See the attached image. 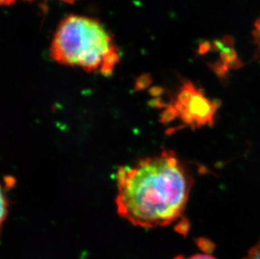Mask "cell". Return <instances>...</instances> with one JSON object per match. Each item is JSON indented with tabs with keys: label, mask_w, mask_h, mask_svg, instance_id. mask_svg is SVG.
<instances>
[{
	"label": "cell",
	"mask_w": 260,
	"mask_h": 259,
	"mask_svg": "<svg viewBox=\"0 0 260 259\" xmlns=\"http://www.w3.org/2000/svg\"><path fill=\"white\" fill-rule=\"evenodd\" d=\"M117 213L143 228L170 225L181 216L189 200L191 177L170 150L145 157L116 173Z\"/></svg>",
	"instance_id": "cell-1"
},
{
	"label": "cell",
	"mask_w": 260,
	"mask_h": 259,
	"mask_svg": "<svg viewBox=\"0 0 260 259\" xmlns=\"http://www.w3.org/2000/svg\"><path fill=\"white\" fill-rule=\"evenodd\" d=\"M50 56L65 66L111 76L120 61L114 37L94 18L70 15L57 25L50 45Z\"/></svg>",
	"instance_id": "cell-2"
},
{
	"label": "cell",
	"mask_w": 260,
	"mask_h": 259,
	"mask_svg": "<svg viewBox=\"0 0 260 259\" xmlns=\"http://www.w3.org/2000/svg\"><path fill=\"white\" fill-rule=\"evenodd\" d=\"M218 107L216 101H211L194 83L185 81L162 113V122L179 119L182 124L193 129L210 126L214 124Z\"/></svg>",
	"instance_id": "cell-3"
},
{
	"label": "cell",
	"mask_w": 260,
	"mask_h": 259,
	"mask_svg": "<svg viewBox=\"0 0 260 259\" xmlns=\"http://www.w3.org/2000/svg\"><path fill=\"white\" fill-rule=\"evenodd\" d=\"M15 179L11 176L5 177L4 179L2 188H1V225H3L8 216L9 212V199L8 191L15 185Z\"/></svg>",
	"instance_id": "cell-4"
},
{
	"label": "cell",
	"mask_w": 260,
	"mask_h": 259,
	"mask_svg": "<svg viewBox=\"0 0 260 259\" xmlns=\"http://www.w3.org/2000/svg\"><path fill=\"white\" fill-rule=\"evenodd\" d=\"M253 42L256 46L258 56L260 57V17L256 20L253 30Z\"/></svg>",
	"instance_id": "cell-5"
},
{
	"label": "cell",
	"mask_w": 260,
	"mask_h": 259,
	"mask_svg": "<svg viewBox=\"0 0 260 259\" xmlns=\"http://www.w3.org/2000/svg\"><path fill=\"white\" fill-rule=\"evenodd\" d=\"M245 259H260V240L254 247L251 248Z\"/></svg>",
	"instance_id": "cell-6"
},
{
	"label": "cell",
	"mask_w": 260,
	"mask_h": 259,
	"mask_svg": "<svg viewBox=\"0 0 260 259\" xmlns=\"http://www.w3.org/2000/svg\"><path fill=\"white\" fill-rule=\"evenodd\" d=\"M188 259H216L208 254H197L189 257Z\"/></svg>",
	"instance_id": "cell-7"
},
{
	"label": "cell",
	"mask_w": 260,
	"mask_h": 259,
	"mask_svg": "<svg viewBox=\"0 0 260 259\" xmlns=\"http://www.w3.org/2000/svg\"><path fill=\"white\" fill-rule=\"evenodd\" d=\"M17 0H0V4L2 6H10V5H14ZM25 1H29L31 2L33 0H25Z\"/></svg>",
	"instance_id": "cell-8"
},
{
	"label": "cell",
	"mask_w": 260,
	"mask_h": 259,
	"mask_svg": "<svg viewBox=\"0 0 260 259\" xmlns=\"http://www.w3.org/2000/svg\"><path fill=\"white\" fill-rule=\"evenodd\" d=\"M61 2L66 3V4H74V3L79 1V0H60Z\"/></svg>",
	"instance_id": "cell-9"
}]
</instances>
